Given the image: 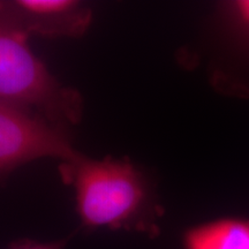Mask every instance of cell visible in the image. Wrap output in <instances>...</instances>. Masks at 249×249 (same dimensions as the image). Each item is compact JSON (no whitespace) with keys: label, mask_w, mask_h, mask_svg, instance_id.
I'll return each mask as SVG.
<instances>
[{"label":"cell","mask_w":249,"mask_h":249,"mask_svg":"<svg viewBox=\"0 0 249 249\" xmlns=\"http://www.w3.org/2000/svg\"><path fill=\"white\" fill-rule=\"evenodd\" d=\"M75 191L76 211L87 230L157 233L160 208L141 171L126 158L90 160L79 154L59 166Z\"/></svg>","instance_id":"6da1fadb"},{"label":"cell","mask_w":249,"mask_h":249,"mask_svg":"<svg viewBox=\"0 0 249 249\" xmlns=\"http://www.w3.org/2000/svg\"><path fill=\"white\" fill-rule=\"evenodd\" d=\"M30 34L9 2H0V103L64 127L82 117V98L61 86L28 44Z\"/></svg>","instance_id":"7a4b0ae2"},{"label":"cell","mask_w":249,"mask_h":249,"mask_svg":"<svg viewBox=\"0 0 249 249\" xmlns=\"http://www.w3.org/2000/svg\"><path fill=\"white\" fill-rule=\"evenodd\" d=\"M77 155L64 127L0 103V182L12 171L39 158L67 161Z\"/></svg>","instance_id":"3957f363"},{"label":"cell","mask_w":249,"mask_h":249,"mask_svg":"<svg viewBox=\"0 0 249 249\" xmlns=\"http://www.w3.org/2000/svg\"><path fill=\"white\" fill-rule=\"evenodd\" d=\"M9 5L29 34L79 37L91 22L90 9L73 0H18Z\"/></svg>","instance_id":"277c9868"},{"label":"cell","mask_w":249,"mask_h":249,"mask_svg":"<svg viewBox=\"0 0 249 249\" xmlns=\"http://www.w3.org/2000/svg\"><path fill=\"white\" fill-rule=\"evenodd\" d=\"M185 249H249V220L222 218L189 229Z\"/></svg>","instance_id":"5b68a950"},{"label":"cell","mask_w":249,"mask_h":249,"mask_svg":"<svg viewBox=\"0 0 249 249\" xmlns=\"http://www.w3.org/2000/svg\"><path fill=\"white\" fill-rule=\"evenodd\" d=\"M70 238L51 242H37L33 240H20L12 245L9 249H65Z\"/></svg>","instance_id":"8992f818"},{"label":"cell","mask_w":249,"mask_h":249,"mask_svg":"<svg viewBox=\"0 0 249 249\" xmlns=\"http://www.w3.org/2000/svg\"><path fill=\"white\" fill-rule=\"evenodd\" d=\"M238 9L240 12L241 18L249 24V0L238 2Z\"/></svg>","instance_id":"52a82bcc"}]
</instances>
